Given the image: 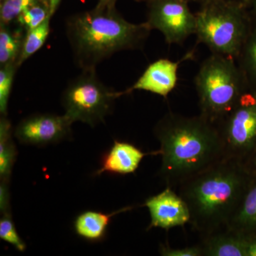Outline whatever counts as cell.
<instances>
[{
    "label": "cell",
    "instance_id": "obj_1",
    "mask_svg": "<svg viewBox=\"0 0 256 256\" xmlns=\"http://www.w3.org/2000/svg\"><path fill=\"white\" fill-rule=\"evenodd\" d=\"M154 134L160 144L159 175L166 186L178 188L224 158L218 128L200 114L188 117L170 111L156 122Z\"/></svg>",
    "mask_w": 256,
    "mask_h": 256
},
{
    "label": "cell",
    "instance_id": "obj_2",
    "mask_svg": "<svg viewBox=\"0 0 256 256\" xmlns=\"http://www.w3.org/2000/svg\"><path fill=\"white\" fill-rule=\"evenodd\" d=\"M252 176L242 162L224 158L178 186L190 224L202 237L226 228Z\"/></svg>",
    "mask_w": 256,
    "mask_h": 256
},
{
    "label": "cell",
    "instance_id": "obj_3",
    "mask_svg": "<svg viewBox=\"0 0 256 256\" xmlns=\"http://www.w3.org/2000/svg\"><path fill=\"white\" fill-rule=\"evenodd\" d=\"M65 30L74 62L82 70H96L118 52L140 50L152 30L146 22H129L117 10L96 8L69 16Z\"/></svg>",
    "mask_w": 256,
    "mask_h": 256
},
{
    "label": "cell",
    "instance_id": "obj_4",
    "mask_svg": "<svg viewBox=\"0 0 256 256\" xmlns=\"http://www.w3.org/2000/svg\"><path fill=\"white\" fill-rule=\"evenodd\" d=\"M194 84L200 114L215 124L249 90L236 60L216 54L202 64Z\"/></svg>",
    "mask_w": 256,
    "mask_h": 256
},
{
    "label": "cell",
    "instance_id": "obj_5",
    "mask_svg": "<svg viewBox=\"0 0 256 256\" xmlns=\"http://www.w3.org/2000/svg\"><path fill=\"white\" fill-rule=\"evenodd\" d=\"M247 8L222 0L201 3V8L195 14L197 44L206 45L212 54L236 60L250 26L252 18Z\"/></svg>",
    "mask_w": 256,
    "mask_h": 256
},
{
    "label": "cell",
    "instance_id": "obj_6",
    "mask_svg": "<svg viewBox=\"0 0 256 256\" xmlns=\"http://www.w3.org/2000/svg\"><path fill=\"white\" fill-rule=\"evenodd\" d=\"M120 96V92L101 82L96 70H82L68 82L62 94V104L72 122L80 121L94 128L105 122Z\"/></svg>",
    "mask_w": 256,
    "mask_h": 256
},
{
    "label": "cell",
    "instance_id": "obj_7",
    "mask_svg": "<svg viewBox=\"0 0 256 256\" xmlns=\"http://www.w3.org/2000/svg\"><path fill=\"white\" fill-rule=\"evenodd\" d=\"M216 126L223 144L224 158L244 162L256 150V92H244Z\"/></svg>",
    "mask_w": 256,
    "mask_h": 256
},
{
    "label": "cell",
    "instance_id": "obj_8",
    "mask_svg": "<svg viewBox=\"0 0 256 256\" xmlns=\"http://www.w3.org/2000/svg\"><path fill=\"white\" fill-rule=\"evenodd\" d=\"M146 22L164 35L170 44H182L196 32V14L183 0H151Z\"/></svg>",
    "mask_w": 256,
    "mask_h": 256
},
{
    "label": "cell",
    "instance_id": "obj_9",
    "mask_svg": "<svg viewBox=\"0 0 256 256\" xmlns=\"http://www.w3.org/2000/svg\"><path fill=\"white\" fill-rule=\"evenodd\" d=\"M73 124L65 114H32L18 122L14 136L18 142L26 146H50L70 138Z\"/></svg>",
    "mask_w": 256,
    "mask_h": 256
},
{
    "label": "cell",
    "instance_id": "obj_10",
    "mask_svg": "<svg viewBox=\"0 0 256 256\" xmlns=\"http://www.w3.org/2000/svg\"><path fill=\"white\" fill-rule=\"evenodd\" d=\"M144 206L149 210L151 222L149 228L164 230L184 226L190 224V213L188 204L174 188L166 186L164 191L149 197Z\"/></svg>",
    "mask_w": 256,
    "mask_h": 256
},
{
    "label": "cell",
    "instance_id": "obj_11",
    "mask_svg": "<svg viewBox=\"0 0 256 256\" xmlns=\"http://www.w3.org/2000/svg\"><path fill=\"white\" fill-rule=\"evenodd\" d=\"M194 52H188L178 62L160 58L151 64L136 84L127 90L121 92V96L131 94L134 90H146L166 98L178 82V66L183 62L194 58Z\"/></svg>",
    "mask_w": 256,
    "mask_h": 256
},
{
    "label": "cell",
    "instance_id": "obj_12",
    "mask_svg": "<svg viewBox=\"0 0 256 256\" xmlns=\"http://www.w3.org/2000/svg\"><path fill=\"white\" fill-rule=\"evenodd\" d=\"M160 156V150L144 153L134 144L114 140L108 152L102 158L100 169L96 175L108 172L126 175L136 172L143 158L146 156Z\"/></svg>",
    "mask_w": 256,
    "mask_h": 256
},
{
    "label": "cell",
    "instance_id": "obj_13",
    "mask_svg": "<svg viewBox=\"0 0 256 256\" xmlns=\"http://www.w3.org/2000/svg\"><path fill=\"white\" fill-rule=\"evenodd\" d=\"M202 256H247V236L227 228L202 237Z\"/></svg>",
    "mask_w": 256,
    "mask_h": 256
},
{
    "label": "cell",
    "instance_id": "obj_14",
    "mask_svg": "<svg viewBox=\"0 0 256 256\" xmlns=\"http://www.w3.org/2000/svg\"><path fill=\"white\" fill-rule=\"evenodd\" d=\"M130 208L131 207H126L109 214L96 210L82 212L74 220V226L76 233L78 236L88 242H100L105 237L112 217Z\"/></svg>",
    "mask_w": 256,
    "mask_h": 256
},
{
    "label": "cell",
    "instance_id": "obj_15",
    "mask_svg": "<svg viewBox=\"0 0 256 256\" xmlns=\"http://www.w3.org/2000/svg\"><path fill=\"white\" fill-rule=\"evenodd\" d=\"M226 228L245 236L256 234V175L252 176L238 210Z\"/></svg>",
    "mask_w": 256,
    "mask_h": 256
},
{
    "label": "cell",
    "instance_id": "obj_16",
    "mask_svg": "<svg viewBox=\"0 0 256 256\" xmlns=\"http://www.w3.org/2000/svg\"><path fill=\"white\" fill-rule=\"evenodd\" d=\"M248 88L256 94V23L250 21L245 42L236 58Z\"/></svg>",
    "mask_w": 256,
    "mask_h": 256
},
{
    "label": "cell",
    "instance_id": "obj_17",
    "mask_svg": "<svg viewBox=\"0 0 256 256\" xmlns=\"http://www.w3.org/2000/svg\"><path fill=\"white\" fill-rule=\"evenodd\" d=\"M16 150L12 139V128L6 116L0 119V178L9 181L16 161Z\"/></svg>",
    "mask_w": 256,
    "mask_h": 256
},
{
    "label": "cell",
    "instance_id": "obj_18",
    "mask_svg": "<svg viewBox=\"0 0 256 256\" xmlns=\"http://www.w3.org/2000/svg\"><path fill=\"white\" fill-rule=\"evenodd\" d=\"M9 26L0 25V66L18 63L26 34L21 26L12 30Z\"/></svg>",
    "mask_w": 256,
    "mask_h": 256
},
{
    "label": "cell",
    "instance_id": "obj_19",
    "mask_svg": "<svg viewBox=\"0 0 256 256\" xmlns=\"http://www.w3.org/2000/svg\"><path fill=\"white\" fill-rule=\"evenodd\" d=\"M50 18L52 16H48L40 26L26 32L21 53L16 63L18 68L44 45L50 33Z\"/></svg>",
    "mask_w": 256,
    "mask_h": 256
},
{
    "label": "cell",
    "instance_id": "obj_20",
    "mask_svg": "<svg viewBox=\"0 0 256 256\" xmlns=\"http://www.w3.org/2000/svg\"><path fill=\"white\" fill-rule=\"evenodd\" d=\"M42 2H48V0H1L0 24L10 25L25 10Z\"/></svg>",
    "mask_w": 256,
    "mask_h": 256
},
{
    "label": "cell",
    "instance_id": "obj_21",
    "mask_svg": "<svg viewBox=\"0 0 256 256\" xmlns=\"http://www.w3.org/2000/svg\"><path fill=\"white\" fill-rule=\"evenodd\" d=\"M48 16L52 18L50 4L48 2H42L25 10L18 16L16 21L20 26L24 28L26 32L40 26Z\"/></svg>",
    "mask_w": 256,
    "mask_h": 256
},
{
    "label": "cell",
    "instance_id": "obj_22",
    "mask_svg": "<svg viewBox=\"0 0 256 256\" xmlns=\"http://www.w3.org/2000/svg\"><path fill=\"white\" fill-rule=\"evenodd\" d=\"M18 68L16 64H6L1 66L0 68V112L2 116H8L10 94Z\"/></svg>",
    "mask_w": 256,
    "mask_h": 256
},
{
    "label": "cell",
    "instance_id": "obj_23",
    "mask_svg": "<svg viewBox=\"0 0 256 256\" xmlns=\"http://www.w3.org/2000/svg\"><path fill=\"white\" fill-rule=\"evenodd\" d=\"M0 238L11 244L20 252H24L26 246L16 232L10 214L2 215L0 220Z\"/></svg>",
    "mask_w": 256,
    "mask_h": 256
},
{
    "label": "cell",
    "instance_id": "obj_24",
    "mask_svg": "<svg viewBox=\"0 0 256 256\" xmlns=\"http://www.w3.org/2000/svg\"><path fill=\"white\" fill-rule=\"evenodd\" d=\"M160 254L163 256H202V250L200 244L180 248L162 246L160 248Z\"/></svg>",
    "mask_w": 256,
    "mask_h": 256
},
{
    "label": "cell",
    "instance_id": "obj_25",
    "mask_svg": "<svg viewBox=\"0 0 256 256\" xmlns=\"http://www.w3.org/2000/svg\"><path fill=\"white\" fill-rule=\"evenodd\" d=\"M0 210L2 215L10 213L9 181L1 180L0 184Z\"/></svg>",
    "mask_w": 256,
    "mask_h": 256
},
{
    "label": "cell",
    "instance_id": "obj_26",
    "mask_svg": "<svg viewBox=\"0 0 256 256\" xmlns=\"http://www.w3.org/2000/svg\"><path fill=\"white\" fill-rule=\"evenodd\" d=\"M116 2L117 0H98L95 8L98 10H116Z\"/></svg>",
    "mask_w": 256,
    "mask_h": 256
},
{
    "label": "cell",
    "instance_id": "obj_27",
    "mask_svg": "<svg viewBox=\"0 0 256 256\" xmlns=\"http://www.w3.org/2000/svg\"><path fill=\"white\" fill-rule=\"evenodd\" d=\"M247 256H256V234L247 236Z\"/></svg>",
    "mask_w": 256,
    "mask_h": 256
},
{
    "label": "cell",
    "instance_id": "obj_28",
    "mask_svg": "<svg viewBox=\"0 0 256 256\" xmlns=\"http://www.w3.org/2000/svg\"><path fill=\"white\" fill-rule=\"evenodd\" d=\"M244 164L252 174L256 175V150L245 162Z\"/></svg>",
    "mask_w": 256,
    "mask_h": 256
},
{
    "label": "cell",
    "instance_id": "obj_29",
    "mask_svg": "<svg viewBox=\"0 0 256 256\" xmlns=\"http://www.w3.org/2000/svg\"><path fill=\"white\" fill-rule=\"evenodd\" d=\"M62 0H48V4H50V13L52 16H53L56 12L57 9L60 6Z\"/></svg>",
    "mask_w": 256,
    "mask_h": 256
},
{
    "label": "cell",
    "instance_id": "obj_30",
    "mask_svg": "<svg viewBox=\"0 0 256 256\" xmlns=\"http://www.w3.org/2000/svg\"><path fill=\"white\" fill-rule=\"evenodd\" d=\"M207 1H214V0H200V2H204ZM222 1L232 2L240 3V4H245L248 6L250 4V0H222Z\"/></svg>",
    "mask_w": 256,
    "mask_h": 256
},
{
    "label": "cell",
    "instance_id": "obj_31",
    "mask_svg": "<svg viewBox=\"0 0 256 256\" xmlns=\"http://www.w3.org/2000/svg\"><path fill=\"white\" fill-rule=\"evenodd\" d=\"M252 5V8H254V11L256 12V0H250L249 6Z\"/></svg>",
    "mask_w": 256,
    "mask_h": 256
},
{
    "label": "cell",
    "instance_id": "obj_32",
    "mask_svg": "<svg viewBox=\"0 0 256 256\" xmlns=\"http://www.w3.org/2000/svg\"><path fill=\"white\" fill-rule=\"evenodd\" d=\"M136 2H149L151 0H136Z\"/></svg>",
    "mask_w": 256,
    "mask_h": 256
},
{
    "label": "cell",
    "instance_id": "obj_33",
    "mask_svg": "<svg viewBox=\"0 0 256 256\" xmlns=\"http://www.w3.org/2000/svg\"><path fill=\"white\" fill-rule=\"evenodd\" d=\"M183 1L186 2L188 3L193 2L200 1V0H183Z\"/></svg>",
    "mask_w": 256,
    "mask_h": 256
}]
</instances>
